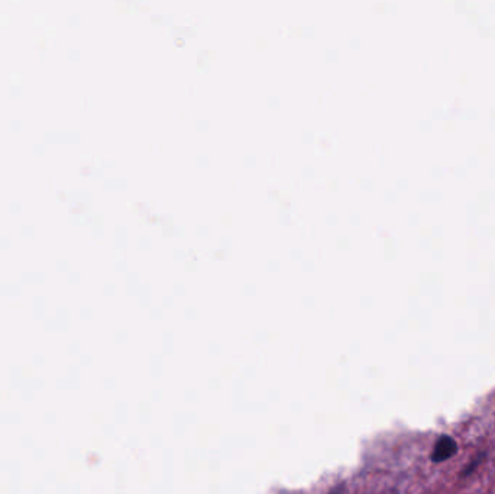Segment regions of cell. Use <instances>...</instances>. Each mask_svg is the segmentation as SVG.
Returning a JSON list of instances; mask_svg holds the SVG:
<instances>
[{"label":"cell","instance_id":"6da1fadb","mask_svg":"<svg viewBox=\"0 0 495 494\" xmlns=\"http://www.w3.org/2000/svg\"><path fill=\"white\" fill-rule=\"evenodd\" d=\"M457 452H459V445H457L456 439L448 433H443L436 439L430 454V461L433 464H443L456 456Z\"/></svg>","mask_w":495,"mask_h":494},{"label":"cell","instance_id":"7a4b0ae2","mask_svg":"<svg viewBox=\"0 0 495 494\" xmlns=\"http://www.w3.org/2000/svg\"><path fill=\"white\" fill-rule=\"evenodd\" d=\"M487 460V452H478L475 456H472V460L462 468L461 474H459V477L461 479H468L469 475H472L476 470H478L480 465H482Z\"/></svg>","mask_w":495,"mask_h":494}]
</instances>
